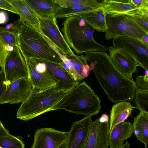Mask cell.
<instances>
[{
	"label": "cell",
	"instance_id": "12",
	"mask_svg": "<svg viewBox=\"0 0 148 148\" xmlns=\"http://www.w3.org/2000/svg\"><path fill=\"white\" fill-rule=\"evenodd\" d=\"M110 60L115 68L124 76L133 80L132 74L137 72L139 64L129 53L123 49L114 46L109 47Z\"/></svg>",
	"mask_w": 148,
	"mask_h": 148
},
{
	"label": "cell",
	"instance_id": "27",
	"mask_svg": "<svg viewBox=\"0 0 148 148\" xmlns=\"http://www.w3.org/2000/svg\"><path fill=\"white\" fill-rule=\"evenodd\" d=\"M0 147L2 148H25L21 136L15 137L10 134L0 137Z\"/></svg>",
	"mask_w": 148,
	"mask_h": 148
},
{
	"label": "cell",
	"instance_id": "34",
	"mask_svg": "<svg viewBox=\"0 0 148 148\" xmlns=\"http://www.w3.org/2000/svg\"><path fill=\"white\" fill-rule=\"evenodd\" d=\"M128 1L138 8L148 10V0H128Z\"/></svg>",
	"mask_w": 148,
	"mask_h": 148
},
{
	"label": "cell",
	"instance_id": "21",
	"mask_svg": "<svg viewBox=\"0 0 148 148\" xmlns=\"http://www.w3.org/2000/svg\"><path fill=\"white\" fill-rule=\"evenodd\" d=\"M97 31L106 32L107 29L105 14L102 8L81 13L78 15Z\"/></svg>",
	"mask_w": 148,
	"mask_h": 148
},
{
	"label": "cell",
	"instance_id": "3",
	"mask_svg": "<svg viewBox=\"0 0 148 148\" xmlns=\"http://www.w3.org/2000/svg\"><path fill=\"white\" fill-rule=\"evenodd\" d=\"M71 90L60 89L56 86L44 89L32 87L19 107L16 118L27 121L46 112L56 110Z\"/></svg>",
	"mask_w": 148,
	"mask_h": 148
},
{
	"label": "cell",
	"instance_id": "26",
	"mask_svg": "<svg viewBox=\"0 0 148 148\" xmlns=\"http://www.w3.org/2000/svg\"><path fill=\"white\" fill-rule=\"evenodd\" d=\"M55 3L62 7L74 6L84 5L97 8L102 7L101 3L95 0H54Z\"/></svg>",
	"mask_w": 148,
	"mask_h": 148
},
{
	"label": "cell",
	"instance_id": "13",
	"mask_svg": "<svg viewBox=\"0 0 148 148\" xmlns=\"http://www.w3.org/2000/svg\"><path fill=\"white\" fill-rule=\"evenodd\" d=\"M68 133L49 127L38 129L34 134L31 148H58L66 140Z\"/></svg>",
	"mask_w": 148,
	"mask_h": 148
},
{
	"label": "cell",
	"instance_id": "4",
	"mask_svg": "<svg viewBox=\"0 0 148 148\" xmlns=\"http://www.w3.org/2000/svg\"><path fill=\"white\" fill-rule=\"evenodd\" d=\"M65 40L78 54L89 52H106L109 47L98 43L93 38L95 29L77 15L66 18L62 23Z\"/></svg>",
	"mask_w": 148,
	"mask_h": 148
},
{
	"label": "cell",
	"instance_id": "9",
	"mask_svg": "<svg viewBox=\"0 0 148 148\" xmlns=\"http://www.w3.org/2000/svg\"><path fill=\"white\" fill-rule=\"evenodd\" d=\"M113 46L121 48L130 55L139 66L148 71V47L143 42L125 36L114 39Z\"/></svg>",
	"mask_w": 148,
	"mask_h": 148
},
{
	"label": "cell",
	"instance_id": "15",
	"mask_svg": "<svg viewBox=\"0 0 148 148\" xmlns=\"http://www.w3.org/2000/svg\"><path fill=\"white\" fill-rule=\"evenodd\" d=\"M61 57L63 61L59 64L68 73L75 81L79 82L84 79L82 76L83 71L88 66L86 55H75L65 57L61 55Z\"/></svg>",
	"mask_w": 148,
	"mask_h": 148
},
{
	"label": "cell",
	"instance_id": "24",
	"mask_svg": "<svg viewBox=\"0 0 148 148\" xmlns=\"http://www.w3.org/2000/svg\"><path fill=\"white\" fill-rule=\"evenodd\" d=\"M98 9L99 8L84 5L74 6L66 7H62L59 6L56 13L55 17L56 18H66L69 16L78 15L82 12Z\"/></svg>",
	"mask_w": 148,
	"mask_h": 148
},
{
	"label": "cell",
	"instance_id": "8",
	"mask_svg": "<svg viewBox=\"0 0 148 148\" xmlns=\"http://www.w3.org/2000/svg\"><path fill=\"white\" fill-rule=\"evenodd\" d=\"M2 68L3 70L8 87L19 79L28 78L26 63L17 47H14L12 51L8 52Z\"/></svg>",
	"mask_w": 148,
	"mask_h": 148
},
{
	"label": "cell",
	"instance_id": "7",
	"mask_svg": "<svg viewBox=\"0 0 148 148\" xmlns=\"http://www.w3.org/2000/svg\"><path fill=\"white\" fill-rule=\"evenodd\" d=\"M37 16L40 23L41 33L48 40L50 41L64 57L75 56L61 32L56 17L43 18Z\"/></svg>",
	"mask_w": 148,
	"mask_h": 148
},
{
	"label": "cell",
	"instance_id": "11",
	"mask_svg": "<svg viewBox=\"0 0 148 148\" xmlns=\"http://www.w3.org/2000/svg\"><path fill=\"white\" fill-rule=\"evenodd\" d=\"M92 122L89 116L74 122L68 132L66 148H84Z\"/></svg>",
	"mask_w": 148,
	"mask_h": 148
},
{
	"label": "cell",
	"instance_id": "41",
	"mask_svg": "<svg viewBox=\"0 0 148 148\" xmlns=\"http://www.w3.org/2000/svg\"><path fill=\"white\" fill-rule=\"evenodd\" d=\"M5 48L8 51H11L14 49V47L10 46L8 45H5Z\"/></svg>",
	"mask_w": 148,
	"mask_h": 148
},
{
	"label": "cell",
	"instance_id": "19",
	"mask_svg": "<svg viewBox=\"0 0 148 148\" xmlns=\"http://www.w3.org/2000/svg\"><path fill=\"white\" fill-rule=\"evenodd\" d=\"M25 1L36 15L43 18L55 17L59 6L54 0Z\"/></svg>",
	"mask_w": 148,
	"mask_h": 148
},
{
	"label": "cell",
	"instance_id": "42",
	"mask_svg": "<svg viewBox=\"0 0 148 148\" xmlns=\"http://www.w3.org/2000/svg\"><path fill=\"white\" fill-rule=\"evenodd\" d=\"M58 148H66V140L63 142Z\"/></svg>",
	"mask_w": 148,
	"mask_h": 148
},
{
	"label": "cell",
	"instance_id": "2",
	"mask_svg": "<svg viewBox=\"0 0 148 148\" xmlns=\"http://www.w3.org/2000/svg\"><path fill=\"white\" fill-rule=\"evenodd\" d=\"M11 29L16 33L18 47L25 60L59 64L61 54L33 26L20 18Z\"/></svg>",
	"mask_w": 148,
	"mask_h": 148
},
{
	"label": "cell",
	"instance_id": "29",
	"mask_svg": "<svg viewBox=\"0 0 148 148\" xmlns=\"http://www.w3.org/2000/svg\"><path fill=\"white\" fill-rule=\"evenodd\" d=\"M0 38L5 45L18 47L16 34L11 29L0 26Z\"/></svg>",
	"mask_w": 148,
	"mask_h": 148
},
{
	"label": "cell",
	"instance_id": "31",
	"mask_svg": "<svg viewBox=\"0 0 148 148\" xmlns=\"http://www.w3.org/2000/svg\"><path fill=\"white\" fill-rule=\"evenodd\" d=\"M135 83L136 90H148V74L138 76L136 78Z\"/></svg>",
	"mask_w": 148,
	"mask_h": 148
},
{
	"label": "cell",
	"instance_id": "22",
	"mask_svg": "<svg viewBox=\"0 0 148 148\" xmlns=\"http://www.w3.org/2000/svg\"><path fill=\"white\" fill-rule=\"evenodd\" d=\"M134 133L137 139L147 148L148 145V114L141 112L134 118Z\"/></svg>",
	"mask_w": 148,
	"mask_h": 148
},
{
	"label": "cell",
	"instance_id": "10",
	"mask_svg": "<svg viewBox=\"0 0 148 148\" xmlns=\"http://www.w3.org/2000/svg\"><path fill=\"white\" fill-rule=\"evenodd\" d=\"M25 60L28 79L32 87L44 89L56 86L57 83L47 71L44 62L32 59Z\"/></svg>",
	"mask_w": 148,
	"mask_h": 148
},
{
	"label": "cell",
	"instance_id": "40",
	"mask_svg": "<svg viewBox=\"0 0 148 148\" xmlns=\"http://www.w3.org/2000/svg\"><path fill=\"white\" fill-rule=\"evenodd\" d=\"M130 145L129 142L126 141L125 143L123 144L122 146L116 148H130ZM109 148H111L109 147Z\"/></svg>",
	"mask_w": 148,
	"mask_h": 148
},
{
	"label": "cell",
	"instance_id": "14",
	"mask_svg": "<svg viewBox=\"0 0 148 148\" xmlns=\"http://www.w3.org/2000/svg\"><path fill=\"white\" fill-rule=\"evenodd\" d=\"M32 88L28 78H21L15 81L8 87L0 99V104L23 102Z\"/></svg>",
	"mask_w": 148,
	"mask_h": 148
},
{
	"label": "cell",
	"instance_id": "43",
	"mask_svg": "<svg viewBox=\"0 0 148 148\" xmlns=\"http://www.w3.org/2000/svg\"><path fill=\"white\" fill-rule=\"evenodd\" d=\"M14 24L12 23L7 24L5 26L6 28L8 29H11L13 27Z\"/></svg>",
	"mask_w": 148,
	"mask_h": 148
},
{
	"label": "cell",
	"instance_id": "39",
	"mask_svg": "<svg viewBox=\"0 0 148 148\" xmlns=\"http://www.w3.org/2000/svg\"><path fill=\"white\" fill-rule=\"evenodd\" d=\"M99 122L102 123H106L109 122V117L106 114H103L100 118H98Z\"/></svg>",
	"mask_w": 148,
	"mask_h": 148
},
{
	"label": "cell",
	"instance_id": "17",
	"mask_svg": "<svg viewBox=\"0 0 148 148\" xmlns=\"http://www.w3.org/2000/svg\"><path fill=\"white\" fill-rule=\"evenodd\" d=\"M133 133L130 122L124 121L117 124L110 133V147L116 148L121 146L125 140L131 138Z\"/></svg>",
	"mask_w": 148,
	"mask_h": 148
},
{
	"label": "cell",
	"instance_id": "28",
	"mask_svg": "<svg viewBox=\"0 0 148 148\" xmlns=\"http://www.w3.org/2000/svg\"><path fill=\"white\" fill-rule=\"evenodd\" d=\"M134 98L136 108L148 114V90H136Z\"/></svg>",
	"mask_w": 148,
	"mask_h": 148
},
{
	"label": "cell",
	"instance_id": "33",
	"mask_svg": "<svg viewBox=\"0 0 148 148\" xmlns=\"http://www.w3.org/2000/svg\"><path fill=\"white\" fill-rule=\"evenodd\" d=\"M8 87L3 69L0 70V99Z\"/></svg>",
	"mask_w": 148,
	"mask_h": 148
},
{
	"label": "cell",
	"instance_id": "35",
	"mask_svg": "<svg viewBox=\"0 0 148 148\" xmlns=\"http://www.w3.org/2000/svg\"><path fill=\"white\" fill-rule=\"evenodd\" d=\"M8 51L5 48V45L0 38V66L3 67Z\"/></svg>",
	"mask_w": 148,
	"mask_h": 148
},
{
	"label": "cell",
	"instance_id": "5",
	"mask_svg": "<svg viewBox=\"0 0 148 148\" xmlns=\"http://www.w3.org/2000/svg\"><path fill=\"white\" fill-rule=\"evenodd\" d=\"M101 109L99 98L86 82L83 81L69 92L56 110L64 109L77 115L92 116L98 113Z\"/></svg>",
	"mask_w": 148,
	"mask_h": 148
},
{
	"label": "cell",
	"instance_id": "25",
	"mask_svg": "<svg viewBox=\"0 0 148 148\" xmlns=\"http://www.w3.org/2000/svg\"><path fill=\"white\" fill-rule=\"evenodd\" d=\"M109 128V122L102 123L99 121L96 148H108L110 143Z\"/></svg>",
	"mask_w": 148,
	"mask_h": 148
},
{
	"label": "cell",
	"instance_id": "37",
	"mask_svg": "<svg viewBox=\"0 0 148 148\" xmlns=\"http://www.w3.org/2000/svg\"><path fill=\"white\" fill-rule=\"evenodd\" d=\"M8 20L7 14L4 11H0V24H4L6 23Z\"/></svg>",
	"mask_w": 148,
	"mask_h": 148
},
{
	"label": "cell",
	"instance_id": "23",
	"mask_svg": "<svg viewBox=\"0 0 148 148\" xmlns=\"http://www.w3.org/2000/svg\"><path fill=\"white\" fill-rule=\"evenodd\" d=\"M105 13H123L138 9L128 0H104L101 3Z\"/></svg>",
	"mask_w": 148,
	"mask_h": 148
},
{
	"label": "cell",
	"instance_id": "32",
	"mask_svg": "<svg viewBox=\"0 0 148 148\" xmlns=\"http://www.w3.org/2000/svg\"><path fill=\"white\" fill-rule=\"evenodd\" d=\"M123 14L128 15L134 19L146 30L148 31V18L144 16L128 13Z\"/></svg>",
	"mask_w": 148,
	"mask_h": 148
},
{
	"label": "cell",
	"instance_id": "18",
	"mask_svg": "<svg viewBox=\"0 0 148 148\" xmlns=\"http://www.w3.org/2000/svg\"><path fill=\"white\" fill-rule=\"evenodd\" d=\"M135 107L126 101L116 103L112 107L110 111L109 133L117 124L125 121L130 115Z\"/></svg>",
	"mask_w": 148,
	"mask_h": 148
},
{
	"label": "cell",
	"instance_id": "30",
	"mask_svg": "<svg viewBox=\"0 0 148 148\" xmlns=\"http://www.w3.org/2000/svg\"><path fill=\"white\" fill-rule=\"evenodd\" d=\"M98 119L93 122L84 148H96Z\"/></svg>",
	"mask_w": 148,
	"mask_h": 148
},
{
	"label": "cell",
	"instance_id": "36",
	"mask_svg": "<svg viewBox=\"0 0 148 148\" xmlns=\"http://www.w3.org/2000/svg\"><path fill=\"white\" fill-rule=\"evenodd\" d=\"M0 9L18 14L17 12L8 0H0Z\"/></svg>",
	"mask_w": 148,
	"mask_h": 148
},
{
	"label": "cell",
	"instance_id": "1",
	"mask_svg": "<svg viewBox=\"0 0 148 148\" xmlns=\"http://www.w3.org/2000/svg\"><path fill=\"white\" fill-rule=\"evenodd\" d=\"M90 72L93 71L101 87L112 102L132 101L136 87L135 82L123 75L114 66L106 52L86 53Z\"/></svg>",
	"mask_w": 148,
	"mask_h": 148
},
{
	"label": "cell",
	"instance_id": "16",
	"mask_svg": "<svg viewBox=\"0 0 148 148\" xmlns=\"http://www.w3.org/2000/svg\"><path fill=\"white\" fill-rule=\"evenodd\" d=\"M47 69L57 83L56 87L62 89L72 90L79 83L75 81L64 69L59 64L45 62Z\"/></svg>",
	"mask_w": 148,
	"mask_h": 148
},
{
	"label": "cell",
	"instance_id": "38",
	"mask_svg": "<svg viewBox=\"0 0 148 148\" xmlns=\"http://www.w3.org/2000/svg\"><path fill=\"white\" fill-rule=\"evenodd\" d=\"M10 133L5 128L0 120V137L7 135Z\"/></svg>",
	"mask_w": 148,
	"mask_h": 148
},
{
	"label": "cell",
	"instance_id": "6",
	"mask_svg": "<svg viewBox=\"0 0 148 148\" xmlns=\"http://www.w3.org/2000/svg\"><path fill=\"white\" fill-rule=\"evenodd\" d=\"M105 14L107 27L105 36L107 40L125 36L143 42L144 37L148 35V31L128 15L118 13Z\"/></svg>",
	"mask_w": 148,
	"mask_h": 148
},
{
	"label": "cell",
	"instance_id": "20",
	"mask_svg": "<svg viewBox=\"0 0 148 148\" xmlns=\"http://www.w3.org/2000/svg\"><path fill=\"white\" fill-rule=\"evenodd\" d=\"M23 20L36 28L41 33L40 24L37 15L25 0H8Z\"/></svg>",
	"mask_w": 148,
	"mask_h": 148
}]
</instances>
